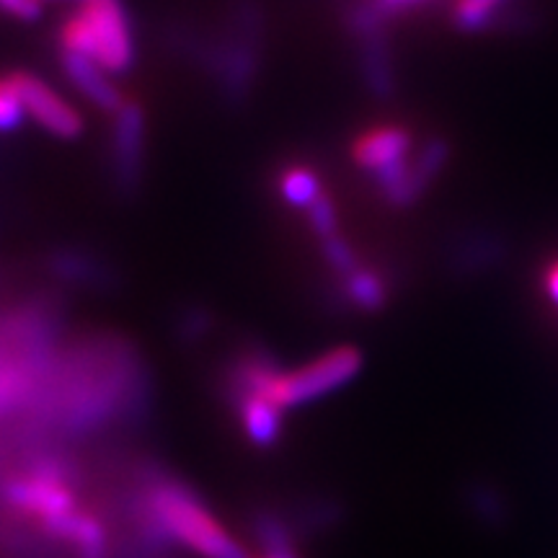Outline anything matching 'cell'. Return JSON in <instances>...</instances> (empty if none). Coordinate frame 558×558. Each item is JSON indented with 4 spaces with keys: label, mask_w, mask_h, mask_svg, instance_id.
<instances>
[{
    "label": "cell",
    "mask_w": 558,
    "mask_h": 558,
    "mask_svg": "<svg viewBox=\"0 0 558 558\" xmlns=\"http://www.w3.org/2000/svg\"><path fill=\"white\" fill-rule=\"evenodd\" d=\"M341 290H344L347 300L354 308L367 313L386 308L388 303V284L383 282L378 271L362 267V264L354 271H349L347 277H341Z\"/></svg>",
    "instance_id": "cell-9"
},
{
    "label": "cell",
    "mask_w": 558,
    "mask_h": 558,
    "mask_svg": "<svg viewBox=\"0 0 558 558\" xmlns=\"http://www.w3.org/2000/svg\"><path fill=\"white\" fill-rule=\"evenodd\" d=\"M429 3V0H375V5L383 13H390V11H409V9H416V5H424Z\"/></svg>",
    "instance_id": "cell-18"
},
{
    "label": "cell",
    "mask_w": 558,
    "mask_h": 558,
    "mask_svg": "<svg viewBox=\"0 0 558 558\" xmlns=\"http://www.w3.org/2000/svg\"><path fill=\"white\" fill-rule=\"evenodd\" d=\"M241 435L256 450H269L282 439L284 409L264 393H246L233 403Z\"/></svg>",
    "instance_id": "cell-7"
},
{
    "label": "cell",
    "mask_w": 558,
    "mask_h": 558,
    "mask_svg": "<svg viewBox=\"0 0 558 558\" xmlns=\"http://www.w3.org/2000/svg\"><path fill=\"white\" fill-rule=\"evenodd\" d=\"M62 50L78 52L104 73L124 75L135 65V37L120 0H88L60 26Z\"/></svg>",
    "instance_id": "cell-2"
},
{
    "label": "cell",
    "mask_w": 558,
    "mask_h": 558,
    "mask_svg": "<svg viewBox=\"0 0 558 558\" xmlns=\"http://www.w3.org/2000/svg\"><path fill=\"white\" fill-rule=\"evenodd\" d=\"M362 365H365V360H362L357 347H333L313 362H305L303 367L288 369V373L282 369L271 380L267 396L282 409L305 407V403L326 399V396L337 393L339 388L349 386L360 375Z\"/></svg>",
    "instance_id": "cell-3"
},
{
    "label": "cell",
    "mask_w": 558,
    "mask_h": 558,
    "mask_svg": "<svg viewBox=\"0 0 558 558\" xmlns=\"http://www.w3.org/2000/svg\"><path fill=\"white\" fill-rule=\"evenodd\" d=\"M277 186L282 199L295 209L313 207L320 194H324L318 173L308 169V166H288V169L279 173Z\"/></svg>",
    "instance_id": "cell-10"
},
{
    "label": "cell",
    "mask_w": 558,
    "mask_h": 558,
    "mask_svg": "<svg viewBox=\"0 0 558 558\" xmlns=\"http://www.w3.org/2000/svg\"><path fill=\"white\" fill-rule=\"evenodd\" d=\"M9 78L13 88H16L21 104H24L26 117H32L41 130L60 140L81 137L83 117L54 94L50 83L26 73V70H13V73H9Z\"/></svg>",
    "instance_id": "cell-4"
},
{
    "label": "cell",
    "mask_w": 558,
    "mask_h": 558,
    "mask_svg": "<svg viewBox=\"0 0 558 558\" xmlns=\"http://www.w3.org/2000/svg\"><path fill=\"white\" fill-rule=\"evenodd\" d=\"M546 295L550 298V303L558 305V259L546 271Z\"/></svg>",
    "instance_id": "cell-19"
},
{
    "label": "cell",
    "mask_w": 558,
    "mask_h": 558,
    "mask_svg": "<svg viewBox=\"0 0 558 558\" xmlns=\"http://www.w3.org/2000/svg\"><path fill=\"white\" fill-rule=\"evenodd\" d=\"M411 153V132L401 124H383V128H369L354 140L352 160L362 171L375 173L390 169V166L409 160Z\"/></svg>",
    "instance_id": "cell-6"
},
{
    "label": "cell",
    "mask_w": 558,
    "mask_h": 558,
    "mask_svg": "<svg viewBox=\"0 0 558 558\" xmlns=\"http://www.w3.org/2000/svg\"><path fill=\"white\" fill-rule=\"evenodd\" d=\"M505 0H456L452 5V21L460 32H481L497 16Z\"/></svg>",
    "instance_id": "cell-11"
},
{
    "label": "cell",
    "mask_w": 558,
    "mask_h": 558,
    "mask_svg": "<svg viewBox=\"0 0 558 558\" xmlns=\"http://www.w3.org/2000/svg\"><path fill=\"white\" fill-rule=\"evenodd\" d=\"M24 120H26L24 104H21L9 75H3V78H0V132L19 130Z\"/></svg>",
    "instance_id": "cell-16"
},
{
    "label": "cell",
    "mask_w": 558,
    "mask_h": 558,
    "mask_svg": "<svg viewBox=\"0 0 558 558\" xmlns=\"http://www.w3.org/2000/svg\"><path fill=\"white\" fill-rule=\"evenodd\" d=\"M140 501L158 527L199 558H251L246 546L215 518L199 492L177 476L145 469Z\"/></svg>",
    "instance_id": "cell-1"
},
{
    "label": "cell",
    "mask_w": 558,
    "mask_h": 558,
    "mask_svg": "<svg viewBox=\"0 0 558 558\" xmlns=\"http://www.w3.org/2000/svg\"><path fill=\"white\" fill-rule=\"evenodd\" d=\"M308 213V226L313 228V233L318 235V241L331 239V235L339 233V215H337V205L329 194H320L316 199V205L305 209Z\"/></svg>",
    "instance_id": "cell-14"
},
{
    "label": "cell",
    "mask_w": 558,
    "mask_h": 558,
    "mask_svg": "<svg viewBox=\"0 0 558 558\" xmlns=\"http://www.w3.org/2000/svg\"><path fill=\"white\" fill-rule=\"evenodd\" d=\"M448 158L450 145L445 143V140H429V143L416 153V158L411 160V171H414L418 184L424 186V192H427V186L437 179V173L445 169Z\"/></svg>",
    "instance_id": "cell-12"
},
{
    "label": "cell",
    "mask_w": 558,
    "mask_h": 558,
    "mask_svg": "<svg viewBox=\"0 0 558 558\" xmlns=\"http://www.w3.org/2000/svg\"><path fill=\"white\" fill-rule=\"evenodd\" d=\"M320 254H324V259L329 267L337 271L339 277H347L349 271H354L360 267V259L357 254H354L352 246L341 239V233L331 235V239L320 241Z\"/></svg>",
    "instance_id": "cell-15"
},
{
    "label": "cell",
    "mask_w": 558,
    "mask_h": 558,
    "mask_svg": "<svg viewBox=\"0 0 558 558\" xmlns=\"http://www.w3.org/2000/svg\"><path fill=\"white\" fill-rule=\"evenodd\" d=\"M111 128V166L114 181L122 192H132L143 179L145 163V109L135 99H128L114 111Z\"/></svg>",
    "instance_id": "cell-5"
},
{
    "label": "cell",
    "mask_w": 558,
    "mask_h": 558,
    "mask_svg": "<svg viewBox=\"0 0 558 558\" xmlns=\"http://www.w3.org/2000/svg\"><path fill=\"white\" fill-rule=\"evenodd\" d=\"M469 501H471L473 514H476L478 520L488 522V525H499V522L507 518L505 499L499 497L494 486H484V484L473 486L469 494Z\"/></svg>",
    "instance_id": "cell-13"
},
{
    "label": "cell",
    "mask_w": 558,
    "mask_h": 558,
    "mask_svg": "<svg viewBox=\"0 0 558 558\" xmlns=\"http://www.w3.org/2000/svg\"><path fill=\"white\" fill-rule=\"evenodd\" d=\"M251 558H300V556H251Z\"/></svg>",
    "instance_id": "cell-20"
},
{
    "label": "cell",
    "mask_w": 558,
    "mask_h": 558,
    "mask_svg": "<svg viewBox=\"0 0 558 558\" xmlns=\"http://www.w3.org/2000/svg\"><path fill=\"white\" fill-rule=\"evenodd\" d=\"M0 11L19 21H37L41 16V0H0Z\"/></svg>",
    "instance_id": "cell-17"
},
{
    "label": "cell",
    "mask_w": 558,
    "mask_h": 558,
    "mask_svg": "<svg viewBox=\"0 0 558 558\" xmlns=\"http://www.w3.org/2000/svg\"><path fill=\"white\" fill-rule=\"evenodd\" d=\"M60 65H62V73L68 75V81L73 83V86L78 88L81 94L86 96L94 107H99L101 111L114 114V111L120 109L124 101H128L124 99L120 86L111 81V75L104 73L96 62L83 58V54L62 50L60 47Z\"/></svg>",
    "instance_id": "cell-8"
}]
</instances>
